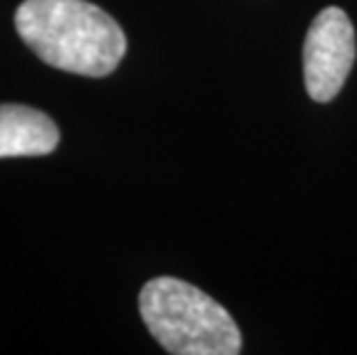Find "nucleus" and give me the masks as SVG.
<instances>
[{
    "label": "nucleus",
    "mask_w": 357,
    "mask_h": 355,
    "mask_svg": "<svg viewBox=\"0 0 357 355\" xmlns=\"http://www.w3.org/2000/svg\"><path fill=\"white\" fill-rule=\"evenodd\" d=\"M14 21L37 58L81 77L111 74L127 49L123 28L86 0H26Z\"/></svg>",
    "instance_id": "1"
},
{
    "label": "nucleus",
    "mask_w": 357,
    "mask_h": 355,
    "mask_svg": "<svg viewBox=\"0 0 357 355\" xmlns=\"http://www.w3.org/2000/svg\"><path fill=\"white\" fill-rule=\"evenodd\" d=\"M141 319L159 344L176 355H235L242 337L229 309L176 277H157L139 296Z\"/></svg>",
    "instance_id": "2"
},
{
    "label": "nucleus",
    "mask_w": 357,
    "mask_h": 355,
    "mask_svg": "<svg viewBox=\"0 0 357 355\" xmlns=\"http://www.w3.org/2000/svg\"><path fill=\"white\" fill-rule=\"evenodd\" d=\"M355 63V30L339 7L323 10L305 42V83L316 102H330L344 88Z\"/></svg>",
    "instance_id": "3"
},
{
    "label": "nucleus",
    "mask_w": 357,
    "mask_h": 355,
    "mask_svg": "<svg viewBox=\"0 0 357 355\" xmlns=\"http://www.w3.org/2000/svg\"><path fill=\"white\" fill-rule=\"evenodd\" d=\"M58 141V125L47 113L24 104H0V160L49 155Z\"/></svg>",
    "instance_id": "4"
}]
</instances>
